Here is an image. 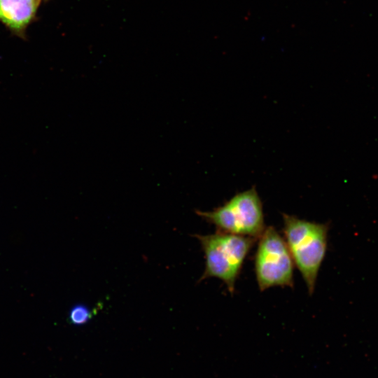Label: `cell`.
I'll use <instances>...</instances> for the list:
<instances>
[{
  "mask_svg": "<svg viewBox=\"0 0 378 378\" xmlns=\"http://www.w3.org/2000/svg\"><path fill=\"white\" fill-rule=\"evenodd\" d=\"M284 238L309 295L314 292L318 271L328 247V223L283 214Z\"/></svg>",
  "mask_w": 378,
  "mask_h": 378,
  "instance_id": "cell-1",
  "label": "cell"
},
{
  "mask_svg": "<svg viewBox=\"0 0 378 378\" xmlns=\"http://www.w3.org/2000/svg\"><path fill=\"white\" fill-rule=\"evenodd\" d=\"M194 236L199 240L205 258V268L200 281L217 278L232 293L244 260L258 239L220 230Z\"/></svg>",
  "mask_w": 378,
  "mask_h": 378,
  "instance_id": "cell-2",
  "label": "cell"
},
{
  "mask_svg": "<svg viewBox=\"0 0 378 378\" xmlns=\"http://www.w3.org/2000/svg\"><path fill=\"white\" fill-rule=\"evenodd\" d=\"M195 213L217 230L233 234L258 239L266 227L262 203L255 186L211 211Z\"/></svg>",
  "mask_w": 378,
  "mask_h": 378,
  "instance_id": "cell-3",
  "label": "cell"
},
{
  "mask_svg": "<svg viewBox=\"0 0 378 378\" xmlns=\"http://www.w3.org/2000/svg\"><path fill=\"white\" fill-rule=\"evenodd\" d=\"M258 241L254 270L260 290L293 287L295 264L284 237L273 226H267Z\"/></svg>",
  "mask_w": 378,
  "mask_h": 378,
  "instance_id": "cell-4",
  "label": "cell"
},
{
  "mask_svg": "<svg viewBox=\"0 0 378 378\" xmlns=\"http://www.w3.org/2000/svg\"><path fill=\"white\" fill-rule=\"evenodd\" d=\"M41 0H0V22L10 31L24 37L36 17Z\"/></svg>",
  "mask_w": 378,
  "mask_h": 378,
  "instance_id": "cell-5",
  "label": "cell"
},
{
  "mask_svg": "<svg viewBox=\"0 0 378 378\" xmlns=\"http://www.w3.org/2000/svg\"><path fill=\"white\" fill-rule=\"evenodd\" d=\"M95 314L96 309H91L85 304H78L71 309L68 319L73 325L81 326L87 323Z\"/></svg>",
  "mask_w": 378,
  "mask_h": 378,
  "instance_id": "cell-6",
  "label": "cell"
}]
</instances>
